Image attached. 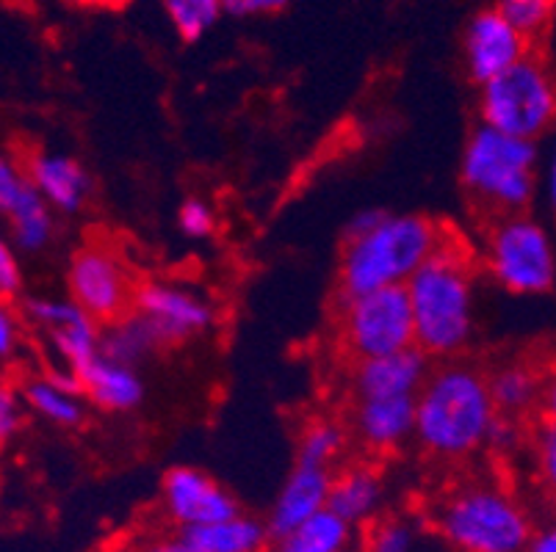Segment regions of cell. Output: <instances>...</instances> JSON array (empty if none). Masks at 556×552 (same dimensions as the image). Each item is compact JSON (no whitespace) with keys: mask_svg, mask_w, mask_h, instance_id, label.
Wrapping results in <instances>:
<instances>
[{"mask_svg":"<svg viewBox=\"0 0 556 552\" xmlns=\"http://www.w3.org/2000/svg\"><path fill=\"white\" fill-rule=\"evenodd\" d=\"M443 241L441 227L418 213H357L341 255L343 296L404 287Z\"/></svg>","mask_w":556,"mask_h":552,"instance_id":"obj_1","label":"cell"},{"mask_svg":"<svg viewBox=\"0 0 556 552\" xmlns=\"http://www.w3.org/2000/svg\"><path fill=\"white\" fill-rule=\"evenodd\" d=\"M498 418L490 376L473 364L446 362L416 395V442L434 459L457 462L488 448Z\"/></svg>","mask_w":556,"mask_h":552,"instance_id":"obj_2","label":"cell"},{"mask_svg":"<svg viewBox=\"0 0 556 552\" xmlns=\"http://www.w3.org/2000/svg\"><path fill=\"white\" fill-rule=\"evenodd\" d=\"M416 321V346L427 357L452 359L468 348L477 329V271L454 238L404 285Z\"/></svg>","mask_w":556,"mask_h":552,"instance_id":"obj_3","label":"cell"},{"mask_svg":"<svg viewBox=\"0 0 556 552\" xmlns=\"http://www.w3.org/2000/svg\"><path fill=\"white\" fill-rule=\"evenodd\" d=\"M432 525L452 552H526L532 544V514L498 480H468L434 505Z\"/></svg>","mask_w":556,"mask_h":552,"instance_id":"obj_4","label":"cell"},{"mask_svg":"<svg viewBox=\"0 0 556 552\" xmlns=\"http://www.w3.org/2000/svg\"><path fill=\"white\" fill-rule=\"evenodd\" d=\"M543 152L538 141L515 139L479 125L463 150L465 189L473 200L498 216L526 213L540 191Z\"/></svg>","mask_w":556,"mask_h":552,"instance_id":"obj_5","label":"cell"},{"mask_svg":"<svg viewBox=\"0 0 556 552\" xmlns=\"http://www.w3.org/2000/svg\"><path fill=\"white\" fill-rule=\"evenodd\" d=\"M482 262L490 280L515 296H543L556 282V243L529 213L498 216L484 235Z\"/></svg>","mask_w":556,"mask_h":552,"instance_id":"obj_6","label":"cell"},{"mask_svg":"<svg viewBox=\"0 0 556 552\" xmlns=\"http://www.w3.org/2000/svg\"><path fill=\"white\" fill-rule=\"evenodd\" d=\"M482 125L515 139H548L556 128V78L548 64L534 55L479 91Z\"/></svg>","mask_w":556,"mask_h":552,"instance_id":"obj_7","label":"cell"},{"mask_svg":"<svg viewBox=\"0 0 556 552\" xmlns=\"http://www.w3.org/2000/svg\"><path fill=\"white\" fill-rule=\"evenodd\" d=\"M341 337L357 362L416 346V321H413L407 291L386 287V291L346 298L341 316Z\"/></svg>","mask_w":556,"mask_h":552,"instance_id":"obj_8","label":"cell"},{"mask_svg":"<svg viewBox=\"0 0 556 552\" xmlns=\"http://www.w3.org/2000/svg\"><path fill=\"white\" fill-rule=\"evenodd\" d=\"M67 293L86 316L98 323H114L134 312L136 287L123 257L109 246H84L67 268Z\"/></svg>","mask_w":556,"mask_h":552,"instance_id":"obj_9","label":"cell"},{"mask_svg":"<svg viewBox=\"0 0 556 552\" xmlns=\"http://www.w3.org/2000/svg\"><path fill=\"white\" fill-rule=\"evenodd\" d=\"M25 321L31 323L55 357V371L78 376L86 364L103 354V329L92 316H86L73 298L34 296L23 304Z\"/></svg>","mask_w":556,"mask_h":552,"instance_id":"obj_10","label":"cell"},{"mask_svg":"<svg viewBox=\"0 0 556 552\" xmlns=\"http://www.w3.org/2000/svg\"><path fill=\"white\" fill-rule=\"evenodd\" d=\"M134 312L144 318L161 346L194 341L211 332L216 323L211 298L175 280H150L136 287Z\"/></svg>","mask_w":556,"mask_h":552,"instance_id":"obj_11","label":"cell"},{"mask_svg":"<svg viewBox=\"0 0 556 552\" xmlns=\"http://www.w3.org/2000/svg\"><path fill=\"white\" fill-rule=\"evenodd\" d=\"M0 210L9 227L7 241L20 255L48 249L55 232L53 207L34 189L25 166L9 155L0 161Z\"/></svg>","mask_w":556,"mask_h":552,"instance_id":"obj_12","label":"cell"},{"mask_svg":"<svg viewBox=\"0 0 556 552\" xmlns=\"http://www.w3.org/2000/svg\"><path fill=\"white\" fill-rule=\"evenodd\" d=\"M166 516L180 530L232 519L241 514L239 500L208 473L197 467H172L161 484Z\"/></svg>","mask_w":556,"mask_h":552,"instance_id":"obj_13","label":"cell"},{"mask_svg":"<svg viewBox=\"0 0 556 552\" xmlns=\"http://www.w3.org/2000/svg\"><path fill=\"white\" fill-rule=\"evenodd\" d=\"M463 55L465 69L482 89L484 84L509 73L532 53H529V39L513 23H507L498 9H484L465 28Z\"/></svg>","mask_w":556,"mask_h":552,"instance_id":"obj_14","label":"cell"},{"mask_svg":"<svg viewBox=\"0 0 556 552\" xmlns=\"http://www.w3.org/2000/svg\"><path fill=\"white\" fill-rule=\"evenodd\" d=\"M332 478L336 475L325 467H311V464H296L280 486L275 505L269 511V534L271 539L291 534L302 523L313 519L316 514L330 509Z\"/></svg>","mask_w":556,"mask_h":552,"instance_id":"obj_15","label":"cell"},{"mask_svg":"<svg viewBox=\"0 0 556 552\" xmlns=\"http://www.w3.org/2000/svg\"><path fill=\"white\" fill-rule=\"evenodd\" d=\"M429 357L418 346L407 351L388 354L357 362L355 384L357 401L361 398H416L429 378Z\"/></svg>","mask_w":556,"mask_h":552,"instance_id":"obj_16","label":"cell"},{"mask_svg":"<svg viewBox=\"0 0 556 552\" xmlns=\"http://www.w3.org/2000/svg\"><path fill=\"white\" fill-rule=\"evenodd\" d=\"M352 428L374 453L399 450L416 437V398H361Z\"/></svg>","mask_w":556,"mask_h":552,"instance_id":"obj_17","label":"cell"},{"mask_svg":"<svg viewBox=\"0 0 556 552\" xmlns=\"http://www.w3.org/2000/svg\"><path fill=\"white\" fill-rule=\"evenodd\" d=\"M25 171L42 200L53 207V213H62V216L78 213L92 194L89 171L64 152H37L28 158Z\"/></svg>","mask_w":556,"mask_h":552,"instance_id":"obj_18","label":"cell"},{"mask_svg":"<svg viewBox=\"0 0 556 552\" xmlns=\"http://www.w3.org/2000/svg\"><path fill=\"white\" fill-rule=\"evenodd\" d=\"M78 382L86 401L103 412H130L144 401V382H141L136 364L119 362L105 354H98L86 364L78 373Z\"/></svg>","mask_w":556,"mask_h":552,"instance_id":"obj_19","label":"cell"},{"mask_svg":"<svg viewBox=\"0 0 556 552\" xmlns=\"http://www.w3.org/2000/svg\"><path fill=\"white\" fill-rule=\"evenodd\" d=\"M28 412L42 418L45 423L59 428H75L86 418V398L75 373L50 371L45 376H34L20 389Z\"/></svg>","mask_w":556,"mask_h":552,"instance_id":"obj_20","label":"cell"},{"mask_svg":"<svg viewBox=\"0 0 556 552\" xmlns=\"http://www.w3.org/2000/svg\"><path fill=\"white\" fill-rule=\"evenodd\" d=\"M386 505V484L371 467H349L332 478L330 511L343 516L349 525L377 523Z\"/></svg>","mask_w":556,"mask_h":552,"instance_id":"obj_21","label":"cell"},{"mask_svg":"<svg viewBox=\"0 0 556 552\" xmlns=\"http://www.w3.org/2000/svg\"><path fill=\"white\" fill-rule=\"evenodd\" d=\"M189 552H263L269 544V525L255 516L239 514L232 519L180 530Z\"/></svg>","mask_w":556,"mask_h":552,"instance_id":"obj_22","label":"cell"},{"mask_svg":"<svg viewBox=\"0 0 556 552\" xmlns=\"http://www.w3.org/2000/svg\"><path fill=\"white\" fill-rule=\"evenodd\" d=\"M490 393H493L495 409L502 418L520 420L529 412L540 409L543 401V373L532 364L509 362L498 371L490 373Z\"/></svg>","mask_w":556,"mask_h":552,"instance_id":"obj_23","label":"cell"},{"mask_svg":"<svg viewBox=\"0 0 556 552\" xmlns=\"http://www.w3.org/2000/svg\"><path fill=\"white\" fill-rule=\"evenodd\" d=\"M349 547H355V525L327 509L291 534L275 539L271 552H343Z\"/></svg>","mask_w":556,"mask_h":552,"instance_id":"obj_24","label":"cell"},{"mask_svg":"<svg viewBox=\"0 0 556 552\" xmlns=\"http://www.w3.org/2000/svg\"><path fill=\"white\" fill-rule=\"evenodd\" d=\"M105 357L119 359V362L139 364L141 359L150 357L155 348H161L159 337L153 334V329L144 323V318H139L136 312H128L119 321L105 323L103 326V343H100Z\"/></svg>","mask_w":556,"mask_h":552,"instance_id":"obj_25","label":"cell"},{"mask_svg":"<svg viewBox=\"0 0 556 552\" xmlns=\"http://www.w3.org/2000/svg\"><path fill=\"white\" fill-rule=\"evenodd\" d=\"M363 552H424V530L409 516H386L368 528Z\"/></svg>","mask_w":556,"mask_h":552,"instance_id":"obj_26","label":"cell"},{"mask_svg":"<svg viewBox=\"0 0 556 552\" xmlns=\"http://www.w3.org/2000/svg\"><path fill=\"white\" fill-rule=\"evenodd\" d=\"M346 448V432L336 420H316L302 432L300 437V459L296 464H311V467H325L336 462Z\"/></svg>","mask_w":556,"mask_h":552,"instance_id":"obj_27","label":"cell"},{"mask_svg":"<svg viewBox=\"0 0 556 552\" xmlns=\"http://www.w3.org/2000/svg\"><path fill=\"white\" fill-rule=\"evenodd\" d=\"M169 14V23L175 25L186 42H197L216 25V20L225 14L222 0H161Z\"/></svg>","mask_w":556,"mask_h":552,"instance_id":"obj_28","label":"cell"},{"mask_svg":"<svg viewBox=\"0 0 556 552\" xmlns=\"http://www.w3.org/2000/svg\"><path fill=\"white\" fill-rule=\"evenodd\" d=\"M498 12L523 34L529 42L543 37L556 17V0H498Z\"/></svg>","mask_w":556,"mask_h":552,"instance_id":"obj_29","label":"cell"},{"mask_svg":"<svg viewBox=\"0 0 556 552\" xmlns=\"http://www.w3.org/2000/svg\"><path fill=\"white\" fill-rule=\"evenodd\" d=\"M532 473L548 498L556 500V423L543 420L532 434Z\"/></svg>","mask_w":556,"mask_h":552,"instance_id":"obj_30","label":"cell"},{"mask_svg":"<svg viewBox=\"0 0 556 552\" xmlns=\"http://www.w3.org/2000/svg\"><path fill=\"white\" fill-rule=\"evenodd\" d=\"M178 227L191 241H205L216 230V213L202 196H189L178 210Z\"/></svg>","mask_w":556,"mask_h":552,"instance_id":"obj_31","label":"cell"},{"mask_svg":"<svg viewBox=\"0 0 556 552\" xmlns=\"http://www.w3.org/2000/svg\"><path fill=\"white\" fill-rule=\"evenodd\" d=\"M17 255L20 252L9 241L0 246V296L7 304L23 293V262Z\"/></svg>","mask_w":556,"mask_h":552,"instance_id":"obj_32","label":"cell"},{"mask_svg":"<svg viewBox=\"0 0 556 552\" xmlns=\"http://www.w3.org/2000/svg\"><path fill=\"white\" fill-rule=\"evenodd\" d=\"M25 409L28 407H25L20 389L3 387V393H0V439L3 442H9L17 434Z\"/></svg>","mask_w":556,"mask_h":552,"instance_id":"obj_33","label":"cell"},{"mask_svg":"<svg viewBox=\"0 0 556 552\" xmlns=\"http://www.w3.org/2000/svg\"><path fill=\"white\" fill-rule=\"evenodd\" d=\"M540 189H543L545 207H548L551 216L556 219V128L548 136V144H545L543 166H540Z\"/></svg>","mask_w":556,"mask_h":552,"instance_id":"obj_34","label":"cell"},{"mask_svg":"<svg viewBox=\"0 0 556 552\" xmlns=\"http://www.w3.org/2000/svg\"><path fill=\"white\" fill-rule=\"evenodd\" d=\"M20 337H23V321L9 304H3V310H0V357H3V362H9L17 354Z\"/></svg>","mask_w":556,"mask_h":552,"instance_id":"obj_35","label":"cell"},{"mask_svg":"<svg viewBox=\"0 0 556 552\" xmlns=\"http://www.w3.org/2000/svg\"><path fill=\"white\" fill-rule=\"evenodd\" d=\"M291 0H222L225 14L230 17H263V14H277L288 7Z\"/></svg>","mask_w":556,"mask_h":552,"instance_id":"obj_36","label":"cell"},{"mask_svg":"<svg viewBox=\"0 0 556 552\" xmlns=\"http://www.w3.org/2000/svg\"><path fill=\"white\" fill-rule=\"evenodd\" d=\"M520 442H523V434L518 428V420L498 418V423L493 425V434H490L488 448L498 450V453H513V450H518Z\"/></svg>","mask_w":556,"mask_h":552,"instance_id":"obj_37","label":"cell"},{"mask_svg":"<svg viewBox=\"0 0 556 552\" xmlns=\"http://www.w3.org/2000/svg\"><path fill=\"white\" fill-rule=\"evenodd\" d=\"M540 412H543V420H554L556 423V362L543 373V401H540Z\"/></svg>","mask_w":556,"mask_h":552,"instance_id":"obj_38","label":"cell"},{"mask_svg":"<svg viewBox=\"0 0 556 552\" xmlns=\"http://www.w3.org/2000/svg\"><path fill=\"white\" fill-rule=\"evenodd\" d=\"M526 552H556V519L543 525V528H538V534H534L532 544H529Z\"/></svg>","mask_w":556,"mask_h":552,"instance_id":"obj_39","label":"cell"},{"mask_svg":"<svg viewBox=\"0 0 556 552\" xmlns=\"http://www.w3.org/2000/svg\"><path fill=\"white\" fill-rule=\"evenodd\" d=\"M144 552H189V547H186L184 536H180V530L175 536H161V539L150 541L148 547H144Z\"/></svg>","mask_w":556,"mask_h":552,"instance_id":"obj_40","label":"cell"},{"mask_svg":"<svg viewBox=\"0 0 556 552\" xmlns=\"http://www.w3.org/2000/svg\"><path fill=\"white\" fill-rule=\"evenodd\" d=\"M75 3H80V7H94V9H119L125 7V3H130V0H75Z\"/></svg>","mask_w":556,"mask_h":552,"instance_id":"obj_41","label":"cell"},{"mask_svg":"<svg viewBox=\"0 0 556 552\" xmlns=\"http://www.w3.org/2000/svg\"><path fill=\"white\" fill-rule=\"evenodd\" d=\"M343 552H363V550H357V547H349V550H343Z\"/></svg>","mask_w":556,"mask_h":552,"instance_id":"obj_42","label":"cell"}]
</instances>
